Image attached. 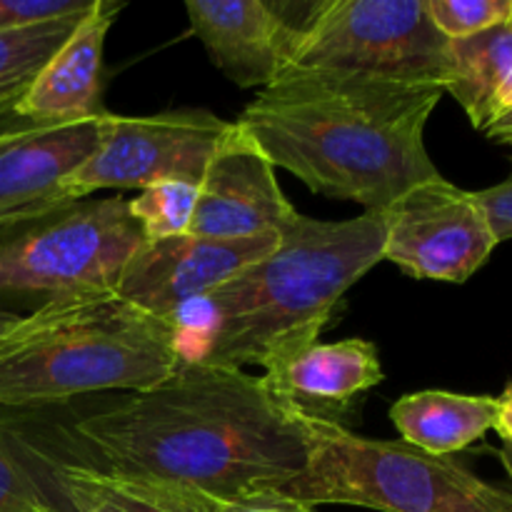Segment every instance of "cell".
<instances>
[{
	"label": "cell",
	"mask_w": 512,
	"mask_h": 512,
	"mask_svg": "<svg viewBox=\"0 0 512 512\" xmlns=\"http://www.w3.org/2000/svg\"><path fill=\"white\" fill-rule=\"evenodd\" d=\"M315 420L263 378L190 360L155 388L78 418L75 433L103 468L235 500L298 478Z\"/></svg>",
	"instance_id": "6da1fadb"
},
{
	"label": "cell",
	"mask_w": 512,
	"mask_h": 512,
	"mask_svg": "<svg viewBox=\"0 0 512 512\" xmlns=\"http://www.w3.org/2000/svg\"><path fill=\"white\" fill-rule=\"evenodd\" d=\"M443 93L360 75L283 73L235 125L273 168L380 213L415 185L443 178L425 150V125Z\"/></svg>",
	"instance_id": "7a4b0ae2"
},
{
	"label": "cell",
	"mask_w": 512,
	"mask_h": 512,
	"mask_svg": "<svg viewBox=\"0 0 512 512\" xmlns=\"http://www.w3.org/2000/svg\"><path fill=\"white\" fill-rule=\"evenodd\" d=\"M383 240L380 213L350 220L298 215L265 258L195 303L205 325L190 360L268 368L318 343L340 298L383 260Z\"/></svg>",
	"instance_id": "3957f363"
},
{
	"label": "cell",
	"mask_w": 512,
	"mask_h": 512,
	"mask_svg": "<svg viewBox=\"0 0 512 512\" xmlns=\"http://www.w3.org/2000/svg\"><path fill=\"white\" fill-rule=\"evenodd\" d=\"M183 363L180 330L115 293L40 303L0 335V408H43L103 390L143 393Z\"/></svg>",
	"instance_id": "277c9868"
},
{
	"label": "cell",
	"mask_w": 512,
	"mask_h": 512,
	"mask_svg": "<svg viewBox=\"0 0 512 512\" xmlns=\"http://www.w3.org/2000/svg\"><path fill=\"white\" fill-rule=\"evenodd\" d=\"M280 493L318 508L355 505L380 512H512L510 490L495 488L465 465L400 440L350 433L315 420L308 465Z\"/></svg>",
	"instance_id": "5b68a950"
},
{
	"label": "cell",
	"mask_w": 512,
	"mask_h": 512,
	"mask_svg": "<svg viewBox=\"0 0 512 512\" xmlns=\"http://www.w3.org/2000/svg\"><path fill=\"white\" fill-rule=\"evenodd\" d=\"M143 240L123 195L80 200L0 230V298L48 303L80 293H115Z\"/></svg>",
	"instance_id": "8992f818"
},
{
	"label": "cell",
	"mask_w": 512,
	"mask_h": 512,
	"mask_svg": "<svg viewBox=\"0 0 512 512\" xmlns=\"http://www.w3.org/2000/svg\"><path fill=\"white\" fill-rule=\"evenodd\" d=\"M448 50L450 40L428 18L425 0H330L295 35L283 73H340L443 88Z\"/></svg>",
	"instance_id": "52a82bcc"
},
{
	"label": "cell",
	"mask_w": 512,
	"mask_h": 512,
	"mask_svg": "<svg viewBox=\"0 0 512 512\" xmlns=\"http://www.w3.org/2000/svg\"><path fill=\"white\" fill-rule=\"evenodd\" d=\"M230 133V120L200 108L158 115L105 113L98 148L70 178V200L80 203L95 190H143L168 180L200 185Z\"/></svg>",
	"instance_id": "ba28073f"
},
{
	"label": "cell",
	"mask_w": 512,
	"mask_h": 512,
	"mask_svg": "<svg viewBox=\"0 0 512 512\" xmlns=\"http://www.w3.org/2000/svg\"><path fill=\"white\" fill-rule=\"evenodd\" d=\"M383 260L420 280L465 283L498 248L478 195L438 178L380 210Z\"/></svg>",
	"instance_id": "9c48e42d"
},
{
	"label": "cell",
	"mask_w": 512,
	"mask_h": 512,
	"mask_svg": "<svg viewBox=\"0 0 512 512\" xmlns=\"http://www.w3.org/2000/svg\"><path fill=\"white\" fill-rule=\"evenodd\" d=\"M103 118L105 110L60 123L8 118L0 125V230L73 205L68 183L98 148Z\"/></svg>",
	"instance_id": "30bf717a"
},
{
	"label": "cell",
	"mask_w": 512,
	"mask_h": 512,
	"mask_svg": "<svg viewBox=\"0 0 512 512\" xmlns=\"http://www.w3.org/2000/svg\"><path fill=\"white\" fill-rule=\"evenodd\" d=\"M278 238L210 240L180 235L143 240L130 255L115 295L143 313L175 320L240 270L265 258L278 245Z\"/></svg>",
	"instance_id": "8fae6325"
},
{
	"label": "cell",
	"mask_w": 512,
	"mask_h": 512,
	"mask_svg": "<svg viewBox=\"0 0 512 512\" xmlns=\"http://www.w3.org/2000/svg\"><path fill=\"white\" fill-rule=\"evenodd\" d=\"M298 215L263 150L233 123V133L200 180L188 235L210 240L278 238Z\"/></svg>",
	"instance_id": "7c38bea8"
},
{
	"label": "cell",
	"mask_w": 512,
	"mask_h": 512,
	"mask_svg": "<svg viewBox=\"0 0 512 512\" xmlns=\"http://www.w3.org/2000/svg\"><path fill=\"white\" fill-rule=\"evenodd\" d=\"M10 438L18 445L35 478L48 493L55 512H213L215 500L140 475L115 473L98 463L55 458L15 420L0 413Z\"/></svg>",
	"instance_id": "4fadbf2b"
},
{
	"label": "cell",
	"mask_w": 512,
	"mask_h": 512,
	"mask_svg": "<svg viewBox=\"0 0 512 512\" xmlns=\"http://www.w3.org/2000/svg\"><path fill=\"white\" fill-rule=\"evenodd\" d=\"M185 10L213 63L240 88L275 83L303 33L285 5L265 0H190Z\"/></svg>",
	"instance_id": "5bb4252c"
},
{
	"label": "cell",
	"mask_w": 512,
	"mask_h": 512,
	"mask_svg": "<svg viewBox=\"0 0 512 512\" xmlns=\"http://www.w3.org/2000/svg\"><path fill=\"white\" fill-rule=\"evenodd\" d=\"M118 3L95 0L93 8L78 20L73 33L43 65L10 118L33 123L93 118L100 108V73L108 30L118 18Z\"/></svg>",
	"instance_id": "9a60e30c"
},
{
	"label": "cell",
	"mask_w": 512,
	"mask_h": 512,
	"mask_svg": "<svg viewBox=\"0 0 512 512\" xmlns=\"http://www.w3.org/2000/svg\"><path fill=\"white\" fill-rule=\"evenodd\" d=\"M378 348L368 340L313 343L263 368V383L275 398L318 418L320 408H345L355 395L383 383Z\"/></svg>",
	"instance_id": "2e32d148"
},
{
	"label": "cell",
	"mask_w": 512,
	"mask_h": 512,
	"mask_svg": "<svg viewBox=\"0 0 512 512\" xmlns=\"http://www.w3.org/2000/svg\"><path fill=\"white\" fill-rule=\"evenodd\" d=\"M448 90L473 128L488 130L512 110V18L463 40H450Z\"/></svg>",
	"instance_id": "e0dca14e"
},
{
	"label": "cell",
	"mask_w": 512,
	"mask_h": 512,
	"mask_svg": "<svg viewBox=\"0 0 512 512\" xmlns=\"http://www.w3.org/2000/svg\"><path fill=\"white\" fill-rule=\"evenodd\" d=\"M498 398L423 390L403 395L390 408V420L403 443L428 455L450 458L495 428Z\"/></svg>",
	"instance_id": "ac0fdd59"
},
{
	"label": "cell",
	"mask_w": 512,
	"mask_h": 512,
	"mask_svg": "<svg viewBox=\"0 0 512 512\" xmlns=\"http://www.w3.org/2000/svg\"><path fill=\"white\" fill-rule=\"evenodd\" d=\"M85 13L0 33V125L13 115L25 90L33 85L43 65L68 40V35L73 33Z\"/></svg>",
	"instance_id": "d6986e66"
},
{
	"label": "cell",
	"mask_w": 512,
	"mask_h": 512,
	"mask_svg": "<svg viewBox=\"0 0 512 512\" xmlns=\"http://www.w3.org/2000/svg\"><path fill=\"white\" fill-rule=\"evenodd\" d=\"M198 185L195 183H155L140 190L138 198L128 200L130 218L138 223L145 240H168L190 233Z\"/></svg>",
	"instance_id": "ffe728a7"
},
{
	"label": "cell",
	"mask_w": 512,
	"mask_h": 512,
	"mask_svg": "<svg viewBox=\"0 0 512 512\" xmlns=\"http://www.w3.org/2000/svg\"><path fill=\"white\" fill-rule=\"evenodd\" d=\"M0 512H55L0 418Z\"/></svg>",
	"instance_id": "44dd1931"
},
{
	"label": "cell",
	"mask_w": 512,
	"mask_h": 512,
	"mask_svg": "<svg viewBox=\"0 0 512 512\" xmlns=\"http://www.w3.org/2000/svg\"><path fill=\"white\" fill-rule=\"evenodd\" d=\"M425 13L438 33L463 40L512 18V0H425Z\"/></svg>",
	"instance_id": "7402d4cb"
},
{
	"label": "cell",
	"mask_w": 512,
	"mask_h": 512,
	"mask_svg": "<svg viewBox=\"0 0 512 512\" xmlns=\"http://www.w3.org/2000/svg\"><path fill=\"white\" fill-rule=\"evenodd\" d=\"M95 0H0V33L85 13Z\"/></svg>",
	"instance_id": "603a6c76"
},
{
	"label": "cell",
	"mask_w": 512,
	"mask_h": 512,
	"mask_svg": "<svg viewBox=\"0 0 512 512\" xmlns=\"http://www.w3.org/2000/svg\"><path fill=\"white\" fill-rule=\"evenodd\" d=\"M475 195H478L480 205H483L485 215H488V223L493 228L498 245L505 243V240H512V168L503 183L493 185L488 190H480Z\"/></svg>",
	"instance_id": "cb8c5ba5"
},
{
	"label": "cell",
	"mask_w": 512,
	"mask_h": 512,
	"mask_svg": "<svg viewBox=\"0 0 512 512\" xmlns=\"http://www.w3.org/2000/svg\"><path fill=\"white\" fill-rule=\"evenodd\" d=\"M213 512H318V508H310L280 490H263L235 500H215Z\"/></svg>",
	"instance_id": "d4e9b609"
},
{
	"label": "cell",
	"mask_w": 512,
	"mask_h": 512,
	"mask_svg": "<svg viewBox=\"0 0 512 512\" xmlns=\"http://www.w3.org/2000/svg\"><path fill=\"white\" fill-rule=\"evenodd\" d=\"M495 430L503 438L505 448L512 450V383L503 390L498 398V418H495Z\"/></svg>",
	"instance_id": "484cf974"
},
{
	"label": "cell",
	"mask_w": 512,
	"mask_h": 512,
	"mask_svg": "<svg viewBox=\"0 0 512 512\" xmlns=\"http://www.w3.org/2000/svg\"><path fill=\"white\" fill-rule=\"evenodd\" d=\"M485 135H488L493 143L512 145V110H510V113H505L503 118L498 120V123L490 125V128L485 130Z\"/></svg>",
	"instance_id": "4316f807"
},
{
	"label": "cell",
	"mask_w": 512,
	"mask_h": 512,
	"mask_svg": "<svg viewBox=\"0 0 512 512\" xmlns=\"http://www.w3.org/2000/svg\"><path fill=\"white\" fill-rule=\"evenodd\" d=\"M18 318H20V315H18V313H13V310L0 308V335L8 333V330L13 328L15 323H18Z\"/></svg>",
	"instance_id": "83f0119b"
},
{
	"label": "cell",
	"mask_w": 512,
	"mask_h": 512,
	"mask_svg": "<svg viewBox=\"0 0 512 512\" xmlns=\"http://www.w3.org/2000/svg\"><path fill=\"white\" fill-rule=\"evenodd\" d=\"M500 460H503V468L508 470V475H510V480H512V450L510 448L500 450Z\"/></svg>",
	"instance_id": "f1b7e54d"
}]
</instances>
